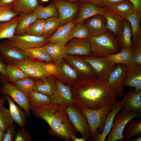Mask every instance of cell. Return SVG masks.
<instances>
[{
    "label": "cell",
    "instance_id": "1",
    "mask_svg": "<svg viewBox=\"0 0 141 141\" xmlns=\"http://www.w3.org/2000/svg\"><path fill=\"white\" fill-rule=\"evenodd\" d=\"M74 104L95 109L113 105L118 98L107 82L97 77L80 80L72 86Z\"/></svg>",
    "mask_w": 141,
    "mask_h": 141
},
{
    "label": "cell",
    "instance_id": "2",
    "mask_svg": "<svg viewBox=\"0 0 141 141\" xmlns=\"http://www.w3.org/2000/svg\"><path fill=\"white\" fill-rule=\"evenodd\" d=\"M33 114L46 121L51 134L66 141H72L78 131L73 125L64 106L50 102L32 110Z\"/></svg>",
    "mask_w": 141,
    "mask_h": 141
},
{
    "label": "cell",
    "instance_id": "3",
    "mask_svg": "<svg viewBox=\"0 0 141 141\" xmlns=\"http://www.w3.org/2000/svg\"><path fill=\"white\" fill-rule=\"evenodd\" d=\"M89 39L91 55L105 57L121 50L117 38L110 31H108L103 34L91 37Z\"/></svg>",
    "mask_w": 141,
    "mask_h": 141
},
{
    "label": "cell",
    "instance_id": "4",
    "mask_svg": "<svg viewBox=\"0 0 141 141\" xmlns=\"http://www.w3.org/2000/svg\"><path fill=\"white\" fill-rule=\"evenodd\" d=\"M113 106L111 104L95 109L78 107L89 125L91 132L90 140L95 141L97 130L100 134L102 132L106 117L111 110Z\"/></svg>",
    "mask_w": 141,
    "mask_h": 141
},
{
    "label": "cell",
    "instance_id": "5",
    "mask_svg": "<svg viewBox=\"0 0 141 141\" xmlns=\"http://www.w3.org/2000/svg\"><path fill=\"white\" fill-rule=\"evenodd\" d=\"M52 64L45 63L42 61L29 58L25 61L14 64L21 69L28 77L39 79L53 75Z\"/></svg>",
    "mask_w": 141,
    "mask_h": 141
},
{
    "label": "cell",
    "instance_id": "6",
    "mask_svg": "<svg viewBox=\"0 0 141 141\" xmlns=\"http://www.w3.org/2000/svg\"><path fill=\"white\" fill-rule=\"evenodd\" d=\"M121 110L115 116L111 129L105 138L106 141H124L123 133L126 124L132 119L141 118V114L130 111Z\"/></svg>",
    "mask_w": 141,
    "mask_h": 141
},
{
    "label": "cell",
    "instance_id": "7",
    "mask_svg": "<svg viewBox=\"0 0 141 141\" xmlns=\"http://www.w3.org/2000/svg\"><path fill=\"white\" fill-rule=\"evenodd\" d=\"M4 41L23 51L32 48L42 47L47 44V39L42 36H33L26 33L21 35H14Z\"/></svg>",
    "mask_w": 141,
    "mask_h": 141
},
{
    "label": "cell",
    "instance_id": "8",
    "mask_svg": "<svg viewBox=\"0 0 141 141\" xmlns=\"http://www.w3.org/2000/svg\"><path fill=\"white\" fill-rule=\"evenodd\" d=\"M54 75L63 84L71 86L79 80L75 70L63 59L54 62Z\"/></svg>",
    "mask_w": 141,
    "mask_h": 141
},
{
    "label": "cell",
    "instance_id": "9",
    "mask_svg": "<svg viewBox=\"0 0 141 141\" xmlns=\"http://www.w3.org/2000/svg\"><path fill=\"white\" fill-rule=\"evenodd\" d=\"M63 59L75 70L80 80L97 77L94 70L81 56L66 55Z\"/></svg>",
    "mask_w": 141,
    "mask_h": 141
},
{
    "label": "cell",
    "instance_id": "10",
    "mask_svg": "<svg viewBox=\"0 0 141 141\" xmlns=\"http://www.w3.org/2000/svg\"><path fill=\"white\" fill-rule=\"evenodd\" d=\"M66 108L72 123L77 131L80 132L81 137L87 140H90L91 132L89 125L79 108L75 104Z\"/></svg>",
    "mask_w": 141,
    "mask_h": 141
},
{
    "label": "cell",
    "instance_id": "11",
    "mask_svg": "<svg viewBox=\"0 0 141 141\" xmlns=\"http://www.w3.org/2000/svg\"><path fill=\"white\" fill-rule=\"evenodd\" d=\"M51 1L57 9L61 22L60 26L73 20L79 13V3L67 0H51Z\"/></svg>",
    "mask_w": 141,
    "mask_h": 141
},
{
    "label": "cell",
    "instance_id": "12",
    "mask_svg": "<svg viewBox=\"0 0 141 141\" xmlns=\"http://www.w3.org/2000/svg\"><path fill=\"white\" fill-rule=\"evenodd\" d=\"M81 56L93 68L97 77L107 83L109 75L114 68L116 64H112L102 57L92 55Z\"/></svg>",
    "mask_w": 141,
    "mask_h": 141
},
{
    "label": "cell",
    "instance_id": "13",
    "mask_svg": "<svg viewBox=\"0 0 141 141\" xmlns=\"http://www.w3.org/2000/svg\"><path fill=\"white\" fill-rule=\"evenodd\" d=\"M1 94L9 95L18 105L23 109L28 116H30L31 107L28 102L26 93L20 90L11 83L7 82L0 87Z\"/></svg>",
    "mask_w": 141,
    "mask_h": 141
},
{
    "label": "cell",
    "instance_id": "14",
    "mask_svg": "<svg viewBox=\"0 0 141 141\" xmlns=\"http://www.w3.org/2000/svg\"><path fill=\"white\" fill-rule=\"evenodd\" d=\"M127 67L122 64H116L107 81L110 87L120 99L124 94L123 82Z\"/></svg>",
    "mask_w": 141,
    "mask_h": 141
},
{
    "label": "cell",
    "instance_id": "15",
    "mask_svg": "<svg viewBox=\"0 0 141 141\" xmlns=\"http://www.w3.org/2000/svg\"><path fill=\"white\" fill-rule=\"evenodd\" d=\"M0 57L6 64H14L28 58L24 51L4 41L0 42Z\"/></svg>",
    "mask_w": 141,
    "mask_h": 141
},
{
    "label": "cell",
    "instance_id": "16",
    "mask_svg": "<svg viewBox=\"0 0 141 141\" xmlns=\"http://www.w3.org/2000/svg\"><path fill=\"white\" fill-rule=\"evenodd\" d=\"M56 89L49 96L51 102L61 104L66 108L74 104L72 92V86L65 85L56 79Z\"/></svg>",
    "mask_w": 141,
    "mask_h": 141
},
{
    "label": "cell",
    "instance_id": "17",
    "mask_svg": "<svg viewBox=\"0 0 141 141\" xmlns=\"http://www.w3.org/2000/svg\"><path fill=\"white\" fill-rule=\"evenodd\" d=\"M134 87L130 88L120 100L121 110L130 111L141 114V91L134 92Z\"/></svg>",
    "mask_w": 141,
    "mask_h": 141
},
{
    "label": "cell",
    "instance_id": "18",
    "mask_svg": "<svg viewBox=\"0 0 141 141\" xmlns=\"http://www.w3.org/2000/svg\"><path fill=\"white\" fill-rule=\"evenodd\" d=\"M89 39L74 38L69 40L65 47L67 55L81 56L91 55Z\"/></svg>",
    "mask_w": 141,
    "mask_h": 141
},
{
    "label": "cell",
    "instance_id": "19",
    "mask_svg": "<svg viewBox=\"0 0 141 141\" xmlns=\"http://www.w3.org/2000/svg\"><path fill=\"white\" fill-rule=\"evenodd\" d=\"M124 87H134V92L141 91V66L134 63L127 67L123 82Z\"/></svg>",
    "mask_w": 141,
    "mask_h": 141
},
{
    "label": "cell",
    "instance_id": "20",
    "mask_svg": "<svg viewBox=\"0 0 141 141\" xmlns=\"http://www.w3.org/2000/svg\"><path fill=\"white\" fill-rule=\"evenodd\" d=\"M78 14L74 20L76 24L83 22L86 19L95 15H104L105 10L97 5L90 3H81Z\"/></svg>",
    "mask_w": 141,
    "mask_h": 141
},
{
    "label": "cell",
    "instance_id": "21",
    "mask_svg": "<svg viewBox=\"0 0 141 141\" xmlns=\"http://www.w3.org/2000/svg\"><path fill=\"white\" fill-rule=\"evenodd\" d=\"M86 20L84 24L88 28L91 37L103 34L108 31L106 22L104 15H95Z\"/></svg>",
    "mask_w": 141,
    "mask_h": 141
},
{
    "label": "cell",
    "instance_id": "22",
    "mask_svg": "<svg viewBox=\"0 0 141 141\" xmlns=\"http://www.w3.org/2000/svg\"><path fill=\"white\" fill-rule=\"evenodd\" d=\"M121 110L120 100H117L113 105L111 111L107 116L104 122L102 132L99 134L97 130L96 133L95 141H104L112 128L114 118L115 115Z\"/></svg>",
    "mask_w": 141,
    "mask_h": 141
},
{
    "label": "cell",
    "instance_id": "23",
    "mask_svg": "<svg viewBox=\"0 0 141 141\" xmlns=\"http://www.w3.org/2000/svg\"><path fill=\"white\" fill-rule=\"evenodd\" d=\"M9 104V111L10 116L13 121L17 125L23 128L25 127L27 121V114L23 110L19 105L9 95L4 94Z\"/></svg>",
    "mask_w": 141,
    "mask_h": 141
},
{
    "label": "cell",
    "instance_id": "24",
    "mask_svg": "<svg viewBox=\"0 0 141 141\" xmlns=\"http://www.w3.org/2000/svg\"><path fill=\"white\" fill-rule=\"evenodd\" d=\"M121 50L131 47L132 32L131 26L126 19L122 21L118 35L117 37Z\"/></svg>",
    "mask_w": 141,
    "mask_h": 141
},
{
    "label": "cell",
    "instance_id": "25",
    "mask_svg": "<svg viewBox=\"0 0 141 141\" xmlns=\"http://www.w3.org/2000/svg\"><path fill=\"white\" fill-rule=\"evenodd\" d=\"M132 50V47L127 49H122L117 53L102 57L112 64H120L128 66L134 63L131 59Z\"/></svg>",
    "mask_w": 141,
    "mask_h": 141
},
{
    "label": "cell",
    "instance_id": "26",
    "mask_svg": "<svg viewBox=\"0 0 141 141\" xmlns=\"http://www.w3.org/2000/svg\"><path fill=\"white\" fill-rule=\"evenodd\" d=\"M125 19L129 22L131 26L133 45H136L141 42V30L140 26L141 11L135 10Z\"/></svg>",
    "mask_w": 141,
    "mask_h": 141
},
{
    "label": "cell",
    "instance_id": "27",
    "mask_svg": "<svg viewBox=\"0 0 141 141\" xmlns=\"http://www.w3.org/2000/svg\"><path fill=\"white\" fill-rule=\"evenodd\" d=\"M56 79L54 75L38 79L34 90L50 96L56 89Z\"/></svg>",
    "mask_w": 141,
    "mask_h": 141
},
{
    "label": "cell",
    "instance_id": "28",
    "mask_svg": "<svg viewBox=\"0 0 141 141\" xmlns=\"http://www.w3.org/2000/svg\"><path fill=\"white\" fill-rule=\"evenodd\" d=\"M75 24L74 20L70 21L60 26L55 32L47 39V44L57 43L67 40L68 37Z\"/></svg>",
    "mask_w": 141,
    "mask_h": 141
},
{
    "label": "cell",
    "instance_id": "29",
    "mask_svg": "<svg viewBox=\"0 0 141 141\" xmlns=\"http://www.w3.org/2000/svg\"><path fill=\"white\" fill-rule=\"evenodd\" d=\"M68 41L67 40H66L57 43L47 44L43 47L54 62L63 59L67 55L65 46Z\"/></svg>",
    "mask_w": 141,
    "mask_h": 141
},
{
    "label": "cell",
    "instance_id": "30",
    "mask_svg": "<svg viewBox=\"0 0 141 141\" xmlns=\"http://www.w3.org/2000/svg\"><path fill=\"white\" fill-rule=\"evenodd\" d=\"M18 15L20 20L15 28V35H21L26 33L29 27L38 19L34 13H22Z\"/></svg>",
    "mask_w": 141,
    "mask_h": 141
},
{
    "label": "cell",
    "instance_id": "31",
    "mask_svg": "<svg viewBox=\"0 0 141 141\" xmlns=\"http://www.w3.org/2000/svg\"><path fill=\"white\" fill-rule=\"evenodd\" d=\"M103 8L116 15L124 19L136 10L134 5L129 0H126L110 7Z\"/></svg>",
    "mask_w": 141,
    "mask_h": 141
},
{
    "label": "cell",
    "instance_id": "32",
    "mask_svg": "<svg viewBox=\"0 0 141 141\" xmlns=\"http://www.w3.org/2000/svg\"><path fill=\"white\" fill-rule=\"evenodd\" d=\"M104 16L106 20L108 29L117 38L119 33L122 22L125 19L116 15L106 10Z\"/></svg>",
    "mask_w": 141,
    "mask_h": 141
},
{
    "label": "cell",
    "instance_id": "33",
    "mask_svg": "<svg viewBox=\"0 0 141 141\" xmlns=\"http://www.w3.org/2000/svg\"><path fill=\"white\" fill-rule=\"evenodd\" d=\"M39 4L38 0H16L12 5V9L18 15L22 13H33L34 9Z\"/></svg>",
    "mask_w": 141,
    "mask_h": 141
},
{
    "label": "cell",
    "instance_id": "34",
    "mask_svg": "<svg viewBox=\"0 0 141 141\" xmlns=\"http://www.w3.org/2000/svg\"><path fill=\"white\" fill-rule=\"evenodd\" d=\"M19 20L17 15L9 21L0 22V39L12 37L14 35L15 28Z\"/></svg>",
    "mask_w": 141,
    "mask_h": 141
},
{
    "label": "cell",
    "instance_id": "35",
    "mask_svg": "<svg viewBox=\"0 0 141 141\" xmlns=\"http://www.w3.org/2000/svg\"><path fill=\"white\" fill-rule=\"evenodd\" d=\"M24 51L30 59L53 64L52 58L43 46L26 49Z\"/></svg>",
    "mask_w": 141,
    "mask_h": 141
},
{
    "label": "cell",
    "instance_id": "36",
    "mask_svg": "<svg viewBox=\"0 0 141 141\" xmlns=\"http://www.w3.org/2000/svg\"><path fill=\"white\" fill-rule=\"evenodd\" d=\"M124 141H128L134 136L139 137L141 135V120L133 119L126 124L123 130Z\"/></svg>",
    "mask_w": 141,
    "mask_h": 141
},
{
    "label": "cell",
    "instance_id": "37",
    "mask_svg": "<svg viewBox=\"0 0 141 141\" xmlns=\"http://www.w3.org/2000/svg\"><path fill=\"white\" fill-rule=\"evenodd\" d=\"M26 94L32 110L41 105L51 102L49 96L34 90Z\"/></svg>",
    "mask_w": 141,
    "mask_h": 141
},
{
    "label": "cell",
    "instance_id": "38",
    "mask_svg": "<svg viewBox=\"0 0 141 141\" xmlns=\"http://www.w3.org/2000/svg\"><path fill=\"white\" fill-rule=\"evenodd\" d=\"M33 13L38 19L45 20L51 17L58 16L57 9L51 1L45 7L39 4L34 9Z\"/></svg>",
    "mask_w": 141,
    "mask_h": 141
},
{
    "label": "cell",
    "instance_id": "39",
    "mask_svg": "<svg viewBox=\"0 0 141 141\" xmlns=\"http://www.w3.org/2000/svg\"><path fill=\"white\" fill-rule=\"evenodd\" d=\"M61 24L60 20L57 16H53L45 19L44 32L42 36L47 39L55 32Z\"/></svg>",
    "mask_w": 141,
    "mask_h": 141
},
{
    "label": "cell",
    "instance_id": "40",
    "mask_svg": "<svg viewBox=\"0 0 141 141\" xmlns=\"http://www.w3.org/2000/svg\"><path fill=\"white\" fill-rule=\"evenodd\" d=\"M6 67L8 82L13 83L20 79L28 77L15 64H6Z\"/></svg>",
    "mask_w": 141,
    "mask_h": 141
},
{
    "label": "cell",
    "instance_id": "41",
    "mask_svg": "<svg viewBox=\"0 0 141 141\" xmlns=\"http://www.w3.org/2000/svg\"><path fill=\"white\" fill-rule=\"evenodd\" d=\"M91 37L89 31L83 22L75 24L68 38V41L74 38L89 39Z\"/></svg>",
    "mask_w": 141,
    "mask_h": 141
},
{
    "label": "cell",
    "instance_id": "42",
    "mask_svg": "<svg viewBox=\"0 0 141 141\" xmlns=\"http://www.w3.org/2000/svg\"><path fill=\"white\" fill-rule=\"evenodd\" d=\"M13 121L9 110L3 106L0 110V130L5 132Z\"/></svg>",
    "mask_w": 141,
    "mask_h": 141
},
{
    "label": "cell",
    "instance_id": "43",
    "mask_svg": "<svg viewBox=\"0 0 141 141\" xmlns=\"http://www.w3.org/2000/svg\"><path fill=\"white\" fill-rule=\"evenodd\" d=\"M12 84L20 90L28 93L34 90L36 81L27 77L19 80Z\"/></svg>",
    "mask_w": 141,
    "mask_h": 141
},
{
    "label": "cell",
    "instance_id": "44",
    "mask_svg": "<svg viewBox=\"0 0 141 141\" xmlns=\"http://www.w3.org/2000/svg\"><path fill=\"white\" fill-rule=\"evenodd\" d=\"M45 20L38 19L27 29L26 33L35 36H42L44 32Z\"/></svg>",
    "mask_w": 141,
    "mask_h": 141
},
{
    "label": "cell",
    "instance_id": "45",
    "mask_svg": "<svg viewBox=\"0 0 141 141\" xmlns=\"http://www.w3.org/2000/svg\"><path fill=\"white\" fill-rule=\"evenodd\" d=\"M18 15L14 12L12 5L0 6V22L9 21Z\"/></svg>",
    "mask_w": 141,
    "mask_h": 141
},
{
    "label": "cell",
    "instance_id": "46",
    "mask_svg": "<svg viewBox=\"0 0 141 141\" xmlns=\"http://www.w3.org/2000/svg\"><path fill=\"white\" fill-rule=\"evenodd\" d=\"M132 47L131 60L136 64L141 66V42L133 45Z\"/></svg>",
    "mask_w": 141,
    "mask_h": 141
},
{
    "label": "cell",
    "instance_id": "47",
    "mask_svg": "<svg viewBox=\"0 0 141 141\" xmlns=\"http://www.w3.org/2000/svg\"><path fill=\"white\" fill-rule=\"evenodd\" d=\"M32 138L30 133L25 127L20 129L17 128L14 137L15 141H31Z\"/></svg>",
    "mask_w": 141,
    "mask_h": 141
},
{
    "label": "cell",
    "instance_id": "48",
    "mask_svg": "<svg viewBox=\"0 0 141 141\" xmlns=\"http://www.w3.org/2000/svg\"><path fill=\"white\" fill-rule=\"evenodd\" d=\"M6 64L0 57V83L1 85L8 82Z\"/></svg>",
    "mask_w": 141,
    "mask_h": 141
},
{
    "label": "cell",
    "instance_id": "49",
    "mask_svg": "<svg viewBox=\"0 0 141 141\" xmlns=\"http://www.w3.org/2000/svg\"><path fill=\"white\" fill-rule=\"evenodd\" d=\"M2 141H13L16 131L15 125L13 124L10 126L6 131Z\"/></svg>",
    "mask_w": 141,
    "mask_h": 141
},
{
    "label": "cell",
    "instance_id": "50",
    "mask_svg": "<svg viewBox=\"0 0 141 141\" xmlns=\"http://www.w3.org/2000/svg\"><path fill=\"white\" fill-rule=\"evenodd\" d=\"M126 0H101L99 6L103 8L110 7Z\"/></svg>",
    "mask_w": 141,
    "mask_h": 141
},
{
    "label": "cell",
    "instance_id": "51",
    "mask_svg": "<svg viewBox=\"0 0 141 141\" xmlns=\"http://www.w3.org/2000/svg\"><path fill=\"white\" fill-rule=\"evenodd\" d=\"M134 5L136 10L141 11V0H129Z\"/></svg>",
    "mask_w": 141,
    "mask_h": 141
},
{
    "label": "cell",
    "instance_id": "52",
    "mask_svg": "<svg viewBox=\"0 0 141 141\" xmlns=\"http://www.w3.org/2000/svg\"><path fill=\"white\" fill-rule=\"evenodd\" d=\"M16 0H0V6L12 5Z\"/></svg>",
    "mask_w": 141,
    "mask_h": 141
},
{
    "label": "cell",
    "instance_id": "53",
    "mask_svg": "<svg viewBox=\"0 0 141 141\" xmlns=\"http://www.w3.org/2000/svg\"><path fill=\"white\" fill-rule=\"evenodd\" d=\"M101 0H81L79 3H90L95 4L99 6Z\"/></svg>",
    "mask_w": 141,
    "mask_h": 141
},
{
    "label": "cell",
    "instance_id": "54",
    "mask_svg": "<svg viewBox=\"0 0 141 141\" xmlns=\"http://www.w3.org/2000/svg\"><path fill=\"white\" fill-rule=\"evenodd\" d=\"M87 140L85 138L81 137L80 138H77L76 136H73L72 138V141H86Z\"/></svg>",
    "mask_w": 141,
    "mask_h": 141
},
{
    "label": "cell",
    "instance_id": "55",
    "mask_svg": "<svg viewBox=\"0 0 141 141\" xmlns=\"http://www.w3.org/2000/svg\"><path fill=\"white\" fill-rule=\"evenodd\" d=\"M6 100V99L4 96V97L0 98V110L3 106V104Z\"/></svg>",
    "mask_w": 141,
    "mask_h": 141
},
{
    "label": "cell",
    "instance_id": "56",
    "mask_svg": "<svg viewBox=\"0 0 141 141\" xmlns=\"http://www.w3.org/2000/svg\"><path fill=\"white\" fill-rule=\"evenodd\" d=\"M128 141H141V136L137 137L136 138L133 139H130Z\"/></svg>",
    "mask_w": 141,
    "mask_h": 141
},
{
    "label": "cell",
    "instance_id": "57",
    "mask_svg": "<svg viewBox=\"0 0 141 141\" xmlns=\"http://www.w3.org/2000/svg\"><path fill=\"white\" fill-rule=\"evenodd\" d=\"M5 133V132L0 130V141H2Z\"/></svg>",
    "mask_w": 141,
    "mask_h": 141
},
{
    "label": "cell",
    "instance_id": "58",
    "mask_svg": "<svg viewBox=\"0 0 141 141\" xmlns=\"http://www.w3.org/2000/svg\"><path fill=\"white\" fill-rule=\"evenodd\" d=\"M68 1L73 2H79V3L81 1V0H67Z\"/></svg>",
    "mask_w": 141,
    "mask_h": 141
},
{
    "label": "cell",
    "instance_id": "59",
    "mask_svg": "<svg viewBox=\"0 0 141 141\" xmlns=\"http://www.w3.org/2000/svg\"><path fill=\"white\" fill-rule=\"evenodd\" d=\"M49 0H40V1L42 3L48 2Z\"/></svg>",
    "mask_w": 141,
    "mask_h": 141
}]
</instances>
